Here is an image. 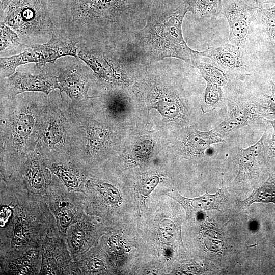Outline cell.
Listing matches in <instances>:
<instances>
[{"instance_id": "1", "label": "cell", "mask_w": 275, "mask_h": 275, "mask_svg": "<svg viewBox=\"0 0 275 275\" xmlns=\"http://www.w3.org/2000/svg\"><path fill=\"white\" fill-rule=\"evenodd\" d=\"M146 0H65L48 5L56 35L79 47L106 46Z\"/></svg>"}, {"instance_id": "2", "label": "cell", "mask_w": 275, "mask_h": 275, "mask_svg": "<svg viewBox=\"0 0 275 275\" xmlns=\"http://www.w3.org/2000/svg\"><path fill=\"white\" fill-rule=\"evenodd\" d=\"M48 95L28 92L0 98V153L2 161L23 163L36 151Z\"/></svg>"}, {"instance_id": "3", "label": "cell", "mask_w": 275, "mask_h": 275, "mask_svg": "<svg viewBox=\"0 0 275 275\" xmlns=\"http://www.w3.org/2000/svg\"><path fill=\"white\" fill-rule=\"evenodd\" d=\"M48 97L36 152L47 161L84 158L86 132L70 98L56 90Z\"/></svg>"}, {"instance_id": "4", "label": "cell", "mask_w": 275, "mask_h": 275, "mask_svg": "<svg viewBox=\"0 0 275 275\" xmlns=\"http://www.w3.org/2000/svg\"><path fill=\"white\" fill-rule=\"evenodd\" d=\"M189 11L184 1L171 10H156L138 35L141 49L150 60L168 57L181 59L193 67L201 61L200 52L191 49L184 40L182 25Z\"/></svg>"}, {"instance_id": "5", "label": "cell", "mask_w": 275, "mask_h": 275, "mask_svg": "<svg viewBox=\"0 0 275 275\" xmlns=\"http://www.w3.org/2000/svg\"><path fill=\"white\" fill-rule=\"evenodd\" d=\"M0 17L26 46L46 43L55 33L46 0H13Z\"/></svg>"}, {"instance_id": "6", "label": "cell", "mask_w": 275, "mask_h": 275, "mask_svg": "<svg viewBox=\"0 0 275 275\" xmlns=\"http://www.w3.org/2000/svg\"><path fill=\"white\" fill-rule=\"evenodd\" d=\"M78 57L72 56L60 58L53 63L57 75L58 90L65 93L70 99L75 109H80L92 106L88 91L97 77L91 68Z\"/></svg>"}, {"instance_id": "7", "label": "cell", "mask_w": 275, "mask_h": 275, "mask_svg": "<svg viewBox=\"0 0 275 275\" xmlns=\"http://www.w3.org/2000/svg\"><path fill=\"white\" fill-rule=\"evenodd\" d=\"M0 98H11L28 92H42L48 95L58 89L57 75L52 63H47L38 74L16 71L0 79Z\"/></svg>"}, {"instance_id": "8", "label": "cell", "mask_w": 275, "mask_h": 275, "mask_svg": "<svg viewBox=\"0 0 275 275\" xmlns=\"http://www.w3.org/2000/svg\"><path fill=\"white\" fill-rule=\"evenodd\" d=\"M227 114L213 130L222 138L261 119L264 105L256 98L238 97L227 99Z\"/></svg>"}, {"instance_id": "9", "label": "cell", "mask_w": 275, "mask_h": 275, "mask_svg": "<svg viewBox=\"0 0 275 275\" xmlns=\"http://www.w3.org/2000/svg\"><path fill=\"white\" fill-rule=\"evenodd\" d=\"M202 57L224 71L229 77L241 78L251 74L252 69L244 48L232 44L210 47L200 52Z\"/></svg>"}, {"instance_id": "10", "label": "cell", "mask_w": 275, "mask_h": 275, "mask_svg": "<svg viewBox=\"0 0 275 275\" xmlns=\"http://www.w3.org/2000/svg\"><path fill=\"white\" fill-rule=\"evenodd\" d=\"M254 10L243 0H223L221 14L229 26V40L232 44L244 48L251 32Z\"/></svg>"}, {"instance_id": "11", "label": "cell", "mask_w": 275, "mask_h": 275, "mask_svg": "<svg viewBox=\"0 0 275 275\" xmlns=\"http://www.w3.org/2000/svg\"><path fill=\"white\" fill-rule=\"evenodd\" d=\"M60 56L47 43L28 46L20 53L0 58V79L10 76L15 73L20 65L34 63L43 68L47 63L55 62Z\"/></svg>"}, {"instance_id": "12", "label": "cell", "mask_w": 275, "mask_h": 275, "mask_svg": "<svg viewBox=\"0 0 275 275\" xmlns=\"http://www.w3.org/2000/svg\"><path fill=\"white\" fill-rule=\"evenodd\" d=\"M269 133L265 130L261 138L255 144L239 148L238 155L239 170L233 182L238 184L252 179L265 162L269 156L268 145Z\"/></svg>"}, {"instance_id": "13", "label": "cell", "mask_w": 275, "mask_h": 275, "mask_svg": "<svg viewBox=\"0 0 275 275\" xmlns=\"http://www.w3.org/2000/svg\"><path fill=\"white\" fill-rule=\"evenodd\" d=\"M78 57L86 64L97 77L109 83L118 81L122 69L118 60L108 54L103 47H80Z\"/></svg>"}, {"instance_id": "14", "label": "cell", "mask_w": 275, "mask_h": 275, "mask_svg": "<svg viewBox=\"0 0 275 275\" xmlns=\"http://www.w3.org/2000/svg\"><path fill=\"white\" fill-rule=\"evenodd\" d=\"M75 110L86 132L85 157L97 156L108 151L112 144L110 128L94 119L89 108Z\"/></svg>"}, {"instance_id": "15", "label": "cell", "mask_w": 275, "mask_h": 275, "mask_svg": "<svg viewBox=\"0 0 275 275\" xmlns=\"http://www.w3.org/2000/svg\"><path fill=\"white\" fill-rule=\"evenodd\" d=\"M167 194L182 205L189 218H193L201 212L211 210L219 211L221 204L226 200L224 187L214 194H209L206 191L202 196L195 198L182 197L175 188L167 191Z\"/></svg>"}, {"instance_id": "16", "label": "cell", "mask_w": 275, "mask_h": 275, "mask_svg": "<svg viewBox=\"0 0 275 275\" xmlns=\"http://www.w3.org/2000/svg\"><path fill=\"white\" fill-rule=\"evenodd\" d=\"M184 136L183 147L185 153L190 156L204 154L205 151L211 148V145L225 141L213 129L202 132L195 127H189Z\"/></svg>"}, {"instance_id": "17", "label": "cell", "mask_w": 275, "mask_h": 275, "mask_svg": "<svg viewBox=\"0 0 275 275\" xmlns=\"http://www.w3.org/2000/svg\"><path fill=\"white\" fill-rule=\"evenodd\" d=\"M255 202H272L275 204V170L269 174L263 184L241 202V205L244 208H248Z\"/></svg>"}, {"instance_id": "18", "label": "cell", "mask_w": 275, "mask_h": 275, "mask_svg": "<svg viewBox=\"0 0 275 275\" xmlns=\"http://www.w3.org/2000/svg\"><path fill=\"white\" fill-rule=\"evenodd\" d=\"M0 38L1 57L6 52H10L15 55L19 51L20 53L22 52L28 46L23 43L15 31L3 22H1Z\"/></svg>"}, {"instance_id": "19", "label": "cell", "mask_w": 275, "mask_h": 275, "mask_svg": "<svg viewBox=\"0 0 275 275\" xmlns=\"http://www.w3.org/2000/svg\"><path fill=\"white\" fill-rule=\"evenodd\" d=\"M223 0H185L189 11L197 18L214 17L221 14Z\"/></svg>"}, {"instance_id": "20", "label": "cell", "mask_w": 275, "mask_h": 275, "mask_svg": "<svg viewBox=\"0 0 275 275\" xmlns=\"http://www.w3.org/2000/svg\"><path fill=\"white\" fill-rule=\"evenodd\" d=\"M195 67L197 68L207 83L218 85H225L229 79L228 74L218 67L212 63L198 62Z\"/></svg>"}, {"instance_id": "21", "label": "cell", "mask_w": 275, "mask_h": 275, "mask_svg": "<svg viewBox=\"0 0 275 275\" xmlns=\"http://www.w3.org/2000/svg\"><path fill=\"white\" fill-rule=\"evenodd\" d=\"M223 97V92L220 86L207 83L204 96V104L201 107L203 113L214 110L219 105Z\"/></svg>"}, {"instance_id": "22", "label": "cell", "mask_w": 275, "mask_h": 275, "mask_svg": "<svg viewBox=\"0 0 275 275\" xmlns=\"http://www.w3.org/2000/svg\"><path fill=\"white\" fill-rule=\"evenodd\" d=\"M265 24L272 42L275 44V6L271 8L256 9Z\"/></svg>"}, {"instance_id": "23", "label": "cell", "mask_w": 275, "mask_h": 275, "mask_svg": "<svg viewBox=\"0 0 275 275\" xmlns=\"http://www.w3.org/2000/svg\"><path fill=\"white\" fill-rule=\"evenodd\" d=\"M161 237L169 243L172 242L175 238L176 227L174 223L169 219H164L159 224Z\"/></svg>"}, {"instance_id": "24", "label": "cell", "mask_w": 275, "mask_h": 275, "mask_svg": "<svg viewBox=\"0 0 275 275\" xmlns=\"http://www.w3.org/2000/svg\"><path fill=\"white\" fill-rule=\"evenodd\" d=\"M58 173L63 182L68 187L75 188L79 186V182L76 174L72 170L65 169H58Z\"/></svg>"}, {"instance_id": "25", "label": "cell", "mask_w": 275, "mask_h": 275, "mask_svg": "<svg viewBox=\"0 0 275 275\" xmlns=\"http://www.w3.org/2000/svg\"><path fill=\"white\" fill-rule=\"evenodd\" d=\"M99 188L101 193L111 203L116 204L121 202V197L118 189L111 184L103 183Z\"/></svg>"}, {"instance_id": "26", "label": "cell", "mask_w": 275, "mask_h": 275, "mask_svg": "<svg viewBox=\"0 0 275 275\" xmlns=\"http://www.w3.org/2000/svg\"><path fill=\"white\" fill-rule=\"evenodd\" d=\"M271 85V94L270 95L264 94V96L266 98L264 103V108L265 111L268 113L269 114H273L275 115V84L270 81Z\"/></svg>"}, {"instance_id": "27", "label": "cell", "mask_w": 275, "mask_h": 275, "mask_svg": "<svg viewBox=\"0 0 275 275\" xmlns=\"http://www.w3.org/2000/svg\"><path fill=\"white\" fill-rule=\"evenodd\" d=\"M159 181L157 176H152L147 180L143 184L142 194L145 196H148L156 186Z\"/></svg>"}, {"instance_id": "28", "label": "cell", "mask_w": 275, "mask_h": 275, "mask_svg": "<svg viewBox=\"0 0 275 275\" xmlns=\"http://www.w3.org/2000/svg\"><path fill=\"white\" fill-rule=\"evenodd\" d=\"M59 218L61 226L64 228H66L71 222L73 214L69 209H63L60 212Z\"/></svg>"}, {"instance_id": "29", "label": "cell", "mask_w": 275, "mask_h": 275, "mask_svg": "<svg viewBox=\"0 0 275 275\" xmlns=\"http://www.w3.org/2000/svg\"><path fill=\"white\" fill-rule=\"evenodd\" d=\"M85 234L81 229L76 230L73 234L72 240L73 245L76 249L81 248L84 242Z\"/></svg>"}, {"instance_id": "30", "label": "cell", "mask_w": 275, "mask_h": 275, "mask_svg": "<svg viewBox=\"0 0 275 275\" xmlns=\"http://www.w3.org/2000/svg\"><path fill=\"white\" fill-rule=\"evenodd\" d=\"M109 243L114 252L119 254L123 253L124 249L118 237L112 236L109 239Z\"/></svg>"}, {"instance_id": "31", "label": "cell", "mask_w": 275, "mask_h": 275, "mask_svg": "<svg viewBox=\"0 0 275 275\" xmlns=\"http://www.w3.org/2000/svg\"><path fill=\"white\" fill-rule=\"evenodd\" d=\"M88 267L92 272H98L104 269V265L101 260L95 258L89 261Z\"/></svg>"}, {"instance_id": "32", "label": "cell", "mask_w": 275, "mask_h": 275, "mask_svg": "<svg viewBox=\"0 0 275 275\" xmlns=\"http://www.w3.org/2000/svg\"><path fill=\"white\" fill-rule=\"evenodd\" d=\"M12 213L11 209L7 206H3L1 208L0 212L1 226H3L7 222Z\"/></svg>"}, {"instance_id": "33", "label": "cell", "mask_w": 275, "mask_h": 275, "mask_svg": "<svg viewBox=\"0 0 275 275\" xmlns=\"http://www.w3.org/2000/svg\"><path fill=\"white\" fill-rule=\"evenodd\" d=\"M249 7L256 10L262 8L263 5L273 0H243Z\"/></svg>"}, {"instance_id": "34", "label": "cell", "mask_w": 275, "mask_h": 275, "mask_svg": "<svg viewBox=\"0 0 275 275\" xmlns=\"http://www.w3.org/2000/svg\"><path fill=\"white\" fill-rule=\"evenodd\" d=\"M23 238V228L21 225H17L14 230V242L16 245H20Z\"/></svg>"}, {"instance_id": "35", "label": "cell", "mask_w": 275, "mask_h": 275, "mask_svg": "<svg viewBox=\"0 0 275 275\" xmlns=\"http://www.w3.org/2000/svg\"><path fill=\"white\" fill-rule=\"evenodd\" d=\"M201 269L199 266L193 264L186 265L181 268V270L183 272L191 274L199 272Z\"/></svg>"}, {"instance_id": "36", "label": "cell", "mask_w": 275, "mask_h": 275, "mask_svg": "<svg viewBox=\"0 0 275 275\" xmlns=\"http://www.w3.org/2000/svg\"><path fill=\"white\" fill-rule=\"evenodd\" d=\"M0 16L2 15L7 7L13 0H0Z\"/></svg>"}, {"instance_id": "37", "label": "cell", "mask_w": 275, "mask_h": 275, "mask_svg": "<svg viewBox=\"0 0 275 275\" xmlns=\"http://www.w3.org/2000/svg\"><path fill=\"white\" fill-rule=\"evenodd\" d=\"M30 272V269L27 266H23L21 269H20V272L21 273V274H28Z\"/></svg>"}, {"instance_id": "38", "label": "cell", "mask_w": 275, "mask_h": 275, "mask_svg": "<svg viewBox=\"0 0 275 275\" xmlns=\"http://www.w3.org/2000/svg\"><path fill=\"white\" fill-rule=\"evenodd\" d=\"M265 120L269 122L272 125L273 128V132L272 136L273 138H275V115H274V118L273 120H268L265 119Z\"/></svg>"}, {"instance_id": "39", "label": "cell", "mask_w": 275, "mask_h": 275, "mask_svg": "<svg viewBox=\"0 0 275 275\" xmlns=\"http://www.w3.org/2000/svg\"><path fill=\"white\" fill-rule=\"evenodd\" d=\"M64 1L65 0H46L47 3L50 4H58V3L62 2Z\"/></svg>"}]
</instances>
